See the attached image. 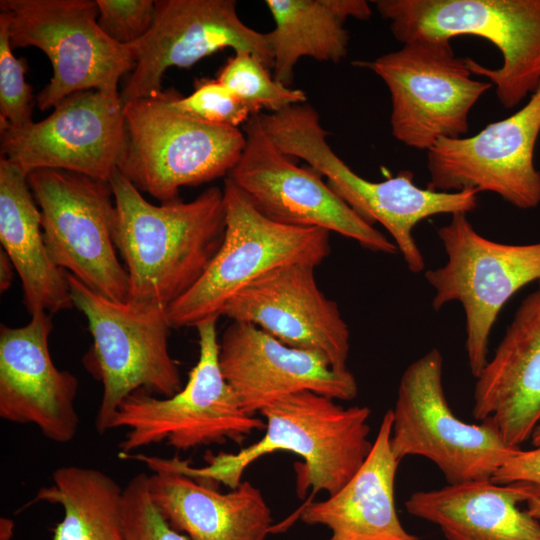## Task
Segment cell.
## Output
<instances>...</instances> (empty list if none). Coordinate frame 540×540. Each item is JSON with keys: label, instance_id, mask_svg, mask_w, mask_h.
<instances>
[{"label": "cell", "instance_id": "cell-5", "mask_svg": "<svg viewBox=\"0 0 540 540\" xmlns=\"http://www.w3.org/2000/svg\"><path fill=\"white\" fill-rule=\"evenodd\" d=\"M217 320L209 318L195 326L199 357L177 393L159 398L138 391L121 403L110 425V430H127L119 445L120 458L164 441L180 451L228 440L241 443L254 431L265 429L260 417L244 410L222 373Z\"/></svg>", "mask_w": 540, "mask_h": 540}, {"label": "cell", "instance_id": "cell-36", "mask_svg": "<svg viewBox=\"0 0 540 540\" xmlns=\"http://www.w3.org/2000/svg\"><path fill=\"white\" fill-rule=\"evenodd\" d=\"M531 439L534 447L540 446V425L533 432Z\"/></svg>", "mask_w": 540, "mask_h": 540}, {"label": "cell", "instance_id": "cell-9", "mask_svg": "<svg viewBox=\"0 0 540 540\" xmlns=\"http://www.w3.org/2000/svg\"><path fill=\"white\" fill-rule=\"evenodd\" d=\"M443 357L432 349L403 372L392 410L391 448L431 460L450 485L491 480L520 447L510 446L491 418L480 424L460 420L446 399Z\"/></svg>", "mask_w": 540, "mask_h": 540}, {"label": "cell", "instance_id": "cell-2", "mask_svg": "<svg viewBox=\"0 0 540 540\" xmlns=\"http://www.w3.org/2000/svg\"><path fill=\"white\" fill-rule=\"evenodd\" d=\"M370 409L343 407L334 399L301 391L282 397L259 413L265 418L264 435L237 453L220 452L207 457V464L194 467L177 457L170 464L182 473L207 483H222L230 489L242 482L245 470L257 459L276 451L300 456L297 492L303 497L320 491L338 492L368 457L373 442L368 438Z\"/></svg>", "mask_w": 540, "mask_h": 540}, {"label": "cell", "instance_id": "cell-34", "mask_svg": "<svg viewBox=\"0 0 540 540\" xmlns=\"http://www.w3.org/2000/svg\"><path fill=\"white\" fill-rule=\"evenodd\" d=\"M14 265L8 255L1 250L0 251V291L1 293L6 292L13 281L14 277Z\"/></svg>", "mask_w": 540, "mask_h": 540}, {"label": "cell", "instance_id": "cell-30", "mask_svg": "<svg viewBox=\"0 0 540 540\" xmlns=\"http://www.w3.org/2000/svg\"><path fill=\"white\" fill-rule=\"evenodd\" d=\"M10 42L9 18L0 11V119L19 128L32 121L33 94L25 81L27 63L16 58Z\"/></svg>", "mask_w": 540, "mask_h": 540}, {"label": "cell", "instance_id": "cell-4", "mask_svg": "<svg viewBox=\"0 0 540 540\" xmlns=\"http://www.w3.org/2000/svg\"><path fill=\"white\" fill-rule=\"evenodd\" d=\"M379 15L389 22L402 44L417 38L451 40L477 36L502 55L499 68L466 58L471 72L495 86L506 109L518 106L540 85V0H376Z\"/></svg>", "mask_w": 540, "mask_h": 540}, {"label": "cell", "instance_id": "cell-7", "mask_svg": "<svg viewBox=\"0 0 540 540\" xmlns=\"http://www.w3.org/2000/svg\"><path fill=\"white\" fill-rule=\"evenodd\" d=\"M174 89L123 106L127 143L118 170L161 202L178 199L183 186L229 172L245 146L239 128L207 123L175 109Z\"/></svg>", "mask_w": 540, "mask_h": 540}, {"label": "cell", "instance_id": "cell-22", "mask_svg": "<svg viewBox=\"0 0 540 540\" xmlns=\"http://www.w3.org/2000/svg\"><path fill=\"white\" fill-rule=\"evenodd\" d=\"M127 458L152 471L147 484L154 504L190 540H265L270 533L271 509L250 482L223 493L177 470L168 459L142 454Z\"/></svg>", "mask_w": 540, "mask_h": 540}, {"label": "cell", "instance_id": "cell-15", "mask_svg": "<svg viewBox=\"0 0 540 540\" xmlns=\"http://www.w3.org/2000/svg\"><path fill=\"white\" fill-rule=\"evenodd\" d=\"M120 97L84 90L62 99L44 120L13 127L0 119L1 157L26 175L57 169L109 182L127 143Z\"/></svg>", "mask_w": 540, "mask_h": 540}, {"label": "cell", "instance_id": "cell-33", "mask_svg": "<svg viewBox=\"0 0 540 540\" xmlns=\"http://www.w3.org/2000/svg\"><path fill=\"white\" fill-rule=\"evenodd\" d=\"M497 484H520L528 488L534 498H540V446L520 449L494 474Z\"/></svg>", "mask_w": 540, "mask_h": 540}, {"label": "cell", "instance_id": "cell-12", "mask_svg": "<svg viewBox=\"0 0 540 540\" xmlns=\"http://www.w3.org/2000/svg\"><path fill=\"white\" fill-rule=\"evenodd\" d=\"M0 10L9 18L12 48H39L52 64L50 82L37 96L40 110L84 90L120 97L119 79L135 58L130 46L100 29L96 0H1Z\"/></svg>", "mask_w": 540, "mask_h": 540}, {"label": "cell", "instance_id": "cell-32", "mask_svg": "<svg viewBox=\"0 0 540 540\" xmlns=\"http://www.w3.org/2000/svg\"><path fill=\"white\" fill-rule=\"evenodd\" d=\"M97 23L112 41L129 46L151 29L155 17L153 0H96Z\"/></svg>", "mask_w": 540, "mask_h": 540}, {"label": "cell", "instance_id": "cell-3", "mask_svg": "<svg viewBox=\"0 0 540 540\" xmlns=\"http://www.w3.org/2000/svg\"><path fill=\"white\" fill-rule=\"evenodd\" d=\"M258 117L281 152L304 160L363 220L372 226L379 223L388 231L413 273L425 269L423 254L413 237L415 226L435 215L467 214L478 206L476 190L439 192L420 188L408 170L378 182L361 177L333 151L318 112L308 103L274 113L262 112Z\"/></svg>", "mask_w": 540, "mask_h": 540}, {"label": "cell", "instance_id": "cell-18", "mask_svg": "<svg viewBox=\"0 0 540 540\" xmlns=\"http://www.w3.org/2000/svg\"><path fill=\"white\" fill-rule=\"evenodd\" d=\"M309 264L278 267L254 280L225 307L222 316L255 325L287 346L321 355L347 369L350 332L338 305L319 288Z\"/></svg>", "mask_w": 540, "mask_h": 540}, {"label": "cell", "instance_id": "cell-21", "mask_svg": "<svg viewBox=\"0 0 540 540\" xmlns=\"http://www.w3.org/2000/svg\"><path fill=\"white\" fill-rule=\"evenodd\" d=\"M476 379L474 418H491L510 446L531 439L540 425V285L521 302Z\"/></svg>", "mask_w": 540, "mask_h": 540}, {"label": "cell", "instance_id": "cell-24", "mask_svg": "<svg viewBox=\"0 0 540 540\" xmlns=\"http://www.w3.org/2000/svg\"><path fill=\"white\" fill-rule=\"evenodd\" d=\"M533 498L520 484L483 480L417 491L404 505L447 540H540V521L519 508Z\"/></svg>", "mask_w": 540, "mask_h": 540}, {"label": "cell", "instance_id": "cell-19", "mask_svg": "<svg viewBox=\"0 0 540 540\" xmlns=\"http://www.w3.org/2000/svg\"><path fill=\"white\" fill-rule=\"evenodd\" d=\"M53 329L45 311L21 327H0V417L36 426L48 440L65 444L79 428L78 380L58 369L48 340Z\"/></svg>", "mask_w": 540, "mask_h": 540}, {"label": "cell", "instance_id": "cell-35", "mask_svg": "<svg viewBox=\"0 0 540 540\" xmlns=\"http://www.w3.org/2000/svg\"><path fill=\"white\" fill-rule=\"evenodd\" d=\"M528 513L540 521V498H533L527 502Z\"/></svg>", "mask_w": 540, "mask_h": 540}, {"label": "cell", "instance_id": "cell-1", "mask_svg": "<svg viewBox=\"0 0 540 540\" xmlns=\"http://www.w3.org/2000/svg\"><path fill=\"white\" fill-rule=\"evenodd\" d=\"M114 242L129 276L128 301L168 308L202 277L223 242V189L154 205L117 170Z\"/></svg>", "mask_w": 540, "mask_h": 540}, {"label": "cell", "instance_id": "cell-25", "mask_svg": "<svg viewBox=\"0 0 540 540\" xmlns=\"http://www.w3.org/2000/svg\"><path fill=\"white\" fill-rule=\"evenodd\" d=\"M0 241L21 280L30 315L74 307L65 270L55 264L44 241L41 214L27 175L0 157Z\"/></svg>", "mask_w": 540, "mask_h": 540}, {"label": "cell", "instance_id": "cell-20", "mask_svg": "<svg viewBox=\"0 0 540 540\" xmlns=\"http://www.w3.org/2000/svg\"><path fill=\"white\" fill-rule=\"evenodd\" d=\"M222 373L244 410L256 415L274 401L301 391L349 401L358 385L348 370L333 368L321 355L293 348L262 329L232 321L219 340Z\"/></svg>", "mask_w": 540, "mask_h": 540}, {"label": "cell", "instance_id": "cell-13", "mask_svg": "<svg viewBox=\"0 0 540 540\" xmlns=\"http://www.w3.org/2000/svg\"><path fill=\"white\" fill-rule=\"evenodd\" d=\"M27 182L55 264L94 292L126 301L129 276L116 253V208L110 183L57 169L33 170Z\"/></svg>", "mask_w": 540, "mask_h": 540}, {"label": "cell", "instance_id": "cell-31", "mask_svg": "<svg viewBox=\"0 0 540 540\" xmlns=\"http://www.w3.org/2000/svg\"><path fill=\"white\" fill-rule=\"evenodd\" d=\"M147 476L137 474L123 488L124 539L190 540L175 530L154 504Z\"/></svg>", "mask_w": 540, "mask_h": 540}, {"label": "cell", "instance_id": "cell-17", "mask_svg": "<svg viewBox=\"0 0 540 540\" xmlns=\"http://www.w3.org/2000/svg\"><path fill=\"white\" fill-rule=\"evenodd\" d=\"M129 46L135 66L120 94L123 105L158 95L168 68H190L225 48L251 52L273 68L268 33L246 25L234 0H156L151 29Z\"/></svg>", "mask_w": 540, "mask_h": 540}, {"label": "cell", "instance_id": "cell-29", "mask_svg": "<svg viewBox=\"0 0 540 540\" xmlns=\"http://www.w3.org/2000/svg\"><path fill=\"white\" fill-rule=\"evenodd\" d=\"M173 107L201 121L238 128L253 116L248 105L217 79H200L187 97L174 90Z\"/></svg>", "mask_w": 540, "mask_h": 540}, {"label": "cell", "instance_id": "cell-8", "mask_svg": "<svg viewBox=\"0 0 540 540\" xmlns=\"http://www.w3.org/2000/svg\"><path fill=\"white\" fill-rule=\"evenodd\" d=\"M223 193V242L202 277L168 307L172 328L222 316L234 296L271 270L291 264L316 267L330 254L329 231L268 218L228 177Z\"/></svg>", "mask_w": 540, "mask_h": 540}, {"label": "cell", "instance_id": "cell-6", "mask_svg": "<svg viewBox=\"0 0 540 540\" xmlns=\"http://www.w3.org/2000/svg\"><path fill=\"white\" fill-rule=\"evenodd\" d=\"M67 277L73 304L86 316L92 336L83 363L103 386L95 421L102 434L110 430L116 411L131 394L170 397L182 388L178 362L168 348V308L114 301L73 275Z\"/></svg>", "mask_w": 540, "mask_h": 540}, {"label": "cell", "instance_id": "cell-23", "mask_svg": "<svg viewBox=\"0 0 540 540\" xmlns=\"http://www.w3.org/2000/svg\"><path fill=\"white\" fill-rule=\"evenodd\" d=\"M392 422L390 409L368 457L338 492L302 507L300 520L327 527L331 534L326 540H420L403 527L395 507L400 461L391 448Z\"/></svg>", "mask_w": 540, "mask_h": 540}, {"label": "cell", "instance_id": "cell-11", "mask_svg": "<svg viewBox=\"0 0 540 540\" xmlns=\"http://www.w3.org/2000/svg\"><path fill=\"white\" fill-rule=\"evenodd\" d=\"M447 261L424 274L434 289V310L459 302L466 321V353L477 378L488 361L492 328L505 304L520 289L540 280V242L505 244L479 234L467 214L451 215L437 229Z\"/></svg>", "mask_w": 540, "mask_h": 540}, {"label": "cell", "instance_id": "cell-16", "mask_svg": "<svg viewBox=\"0 0 540 540\" xmlns=\"http://www.w3.org/2000/svg\"><path fill=\"white\" fill-rule=\"evenodd\" d=\"M540 134V85L511 116L470 137L440 138L427 150V188L495 193L520 209L540 204L534 150Z\"/></svg>", "mask_w": 540, "mask_h": 540}, {"label": "cell", "instance_id": "cell-28", "mask_svg": "<svg viewBox=\"0 0 540 540\" xmlns=\"http://www.w3.org/2000/svg\"><path fill=\"white\" fill-rule=\"evenodd\" d=\"M269 71L251 52L238 51L228 59L216 79L245 102L253 115L262 109L274 113L306 103L307 97L301 89L283 85Z\"/></svg>", "mask_w": 540, "mask_h": 540}, {"label": "cell", "instance_id": "cell-27", "mask_svg": "<svg viewBox=\"0 0 540 540\" xmlns=\"http://www.w3.org/2000/svg\"><path fill=\"white\" fill-rule=\"evenodd\" d=\"M37 502L58 504L64 510L51 540H125L123 488L99 469L57 468L52 483L40 488L29 505Z\"/></svg>", "mask_w": 540, "mask_h": 540}, {"label": "cell", "instance_id": "cell-10", "mask_svg": "<svg viewBox=\"0 0 540 540\" xmlns=\"http://www.w3.org/2000/svg\"><path fill=\"white\" fill-rule=\"evenodd\" d=\"M352 64L383 80L391 98L392 135L418 150L466 134L471 109L493 86L472 78L467 59L456 56L449 39H413L398 50Z\"/></svg>", "mask_w": 540, "mask_h": 540}, {"label": "cell", "instance_id": "cell-14", "mask_svg": "<svg viewBox=\"0 0 540 540\" xmlns=\"http://www.w3.org/2000/svg\"><path fill=\"white\" fill-rule=\"evenodd\" d=\"M245 146L227 177L268 218L317 227L353 239L373 252L395 254L394 242L363 220L314 168L300 167L265 133L258 114L243 125Z\"/></svg>", "mask_w": 540, "mask_h": 540}, {"label": "cell", "instance_id": "cell-26", "mask_svg": "<svg viewBox=\"0 0 540 540\" xmlns=\"http://www.w3.org/2000/svg\"><path fill=\"white\" fill-rule=\"evenodd\" d=\"M274 28L268 32L273 77L290 87L298 61L310 57L339 63L348 53V19L368 20L365 0H266Z\"/></svg>", "mask_w": 540, "mask_h": 540}]
</instances>
